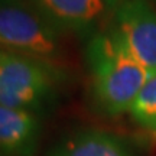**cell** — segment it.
I'll return each instance as SVG.
<instances>
[{
	"instance_id": "6da1fadb",
	"label": "cell",
	"mask_w": 156,
	"mask_h": 156,
	"mask_svg": "<svg viewBox=\"0 0 156 156\" xmlns=\"http://www.w3.org/2000/svg\"><path fill=\"white\" fill-rule=\"evenodd\" d=\"M87 64L94 101L107 116L129 112L152 75L113 30L100 32L91 38Z\"/></svg>"
},
{
	"instance_id": "7a4b0ae2",
	"label": "cell",
	"mask_w": 156,
	"mask_h": 156,
	"mask_svg": "<svg viewBox=\"0 0 156 156\" xmlns=\"http://www.w3.org/2000/svg\"><path fill=\"white\" fill-rule=\"evenodd\" d=\"M64 35L26 0H0V48L42 62L61 75Z\"/></svg>"
},
{
	"instance_id": "3957f363",
	"label": "cell",
	"mask_w": 156,
	"mask_h": 156,
	"mask_svg": "<svg viewBox=\"0 0 156 156\" xmlns=\"http://www.w3.org/2000/svg\"><path fill=\"white\" fill-rule=\"evenodd\" d=\"M59 74L42 62L0 48V104L36 113L49 104Z\"/></svg>"
},
{
	"instance_id": "277c9868",
	"label": "cell",
	"mask_w": 156,
	"mask_h": 156,
	"mask_svg": "<svg viewBox=\"0 0 156 156\" xmlns=\"http://www.w3.org/2000/svg\"><path fill=\"white\" fill-rule=\"evenodd\" d=\"M112 30L149 73H156V10L147 0L119 3Z\"/></svg>"
},
{
	"instance_id": "5b68a950",
	"label": "cell",
	"mask_w": 156,
	"mask_h": 156,
	"mask_svg": "<svg viewBox=\"0 0 156 156\" xmlns=\"http://www.w3.org/2000/svg\"><path fill=\"white\" fill-rule=\"evenodd\" d=\"M59 34L95 36L116 12L117 0H26Z\"/></svg>"
},
{
	"instance_id": "8992f818",
	"label": "cell",
	"mask_w": 156,
	"mask_h": 156,
	"mask_svg": "<svg viewBox=\"0 0 156 156\" xmlns=\"http://www.w3.org/2000/svg\"><path fill=\"white\" fill-rule=\"evenodd\" d=\"M41 139L36 113L0 104V152L6 156H34Z\"/></svg>"
},
{
	"instance_id": "52a82bcc",
	"label": "cell",
	"mask_w": 156,
	"mask_h": 156,
	"mask_svg": "<svg viewBox=\"0 0 156 156\" xmlns=\"http://www.w3.org/2000/svg\"><path fill=\"white\" fill-rule=\"evenodd\" d=\"M49 156H134L126 140L97 129L80 130L56 143Z\"/></svg>"
},
{
	"instance_id": "ba28073f",
	"label": "cell",
	"mask_w": 156,
	"mask_h": 156,
	"mask_svg": "<svg viewBox=\"0 0 156 156\" xmlns=\"http://www.w3.org/2000/svg\"><path fill=\"white\" fill-rule=\"evenodd\" d=\"M129 112L137 124L156 133V73L142 87Z\"/></svg>"
},
{
	"instance_id": "9c48e42d",
	"label": "cell",
	"mask_w": 156,
	"mask_h": 156,
	"mask_svg": "<svg viewBox=\"0 0 156 156\" xmlns=\"http://www.w3.org/2000/svg\"><path fill=\"white\" fill-rule=\"evenodd\" d=\"M0 156H6V155H3V153H2V152H0Z\"/></svg>"
}]
</instances>
